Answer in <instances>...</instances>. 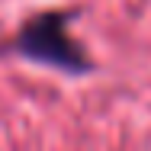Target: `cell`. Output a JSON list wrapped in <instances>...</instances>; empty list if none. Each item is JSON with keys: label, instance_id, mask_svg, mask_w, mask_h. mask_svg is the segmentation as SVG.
Listing matches in <instances>:
<instances>
[{"label": "cell", "instance_id": "6da1fadb", "mask_svg": "<svg viewBox=\"0 0 151 151\" xmlns=\"http://www.w3.org/2000/svg\"><path fill=\"white\" fill-rule=\"evenodd\" d=\"M64 16L61 13H39L35 19H29L23 32H19V48L32 55L39 61H48V64H61L68 71H84L87 68V55L81 52V45L68 35L64 29Z\"/></svg>", "mask_w": 151, "mask_h": 151}]
</instances>
